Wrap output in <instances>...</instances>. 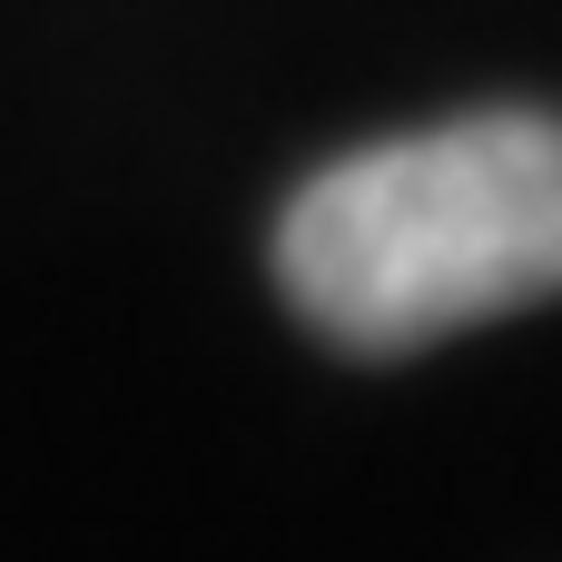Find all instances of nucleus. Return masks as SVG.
Segmentation results:
<instances>
[{
    "mask_svg": "<svg viewBox=\"0 0 562 562\" xmlns=\"http://www.w3.org/2000/svg\"><path fill=\"white\" fill-rule=\"evenodd\" d=\"M277 286L346 356H415L562 296V119L484 109L336 158L277 217Z\"/></svg>",
    "mask_w": 562,
    "mask_h": 562,
    "instance_id": "1",
    "label": "nucleus"
}]
</instances>
